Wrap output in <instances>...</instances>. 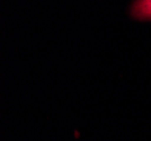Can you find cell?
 I'll list each match as a JSON object with an SVG mask.
<instances>
[{
  "instance_id": "obj_1",
  "label": "cell",
  "mask_w": 151,
  "mask_h": 141,
  "mask_svg": "<svg viewBox=\"0 0 151 141\" xmlns=\"http://www.w3.org/2000/svg\"><path fill=\"white\" fill-rule=\"evenodd\" d=\"M132 15L139 19H151V0H137L132 6Z\"/></svg>"
}]
</instances>
